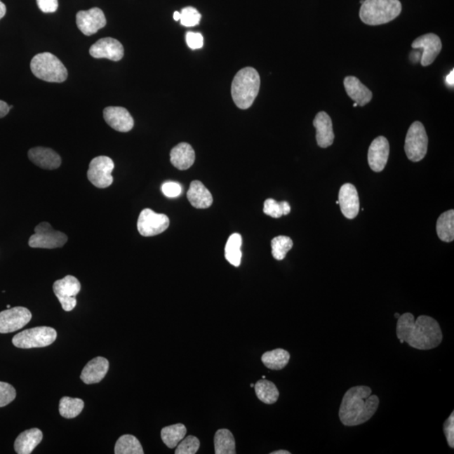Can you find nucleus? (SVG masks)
<instances>
[{"label":"nucleus","mask_w":454,"mask_h":454,"mask_svg":"<svg viewBox=\"0 0 454 454\" xmlns=\"http://www.w3.org/2000/svg\"><path fill=\"white\" fill-rule=\"evenodd\" d=\"M396 335L401 343L406 342L418 350H430L438 347L443 341L442 329L434 318L420 316L417 320L411 313L398 318Z\"/></svg>","instance_id":"obj_1"},{"label":"nucleus","mask_w":454,"mask_h":454,"mask_svg":"<svg viewBox=\"0 0 454 454\" xmlns=\"http://www.w3.org/2000/svg\"><path fill=\"white\" fill-rule=\"evenodd\" d=\"M379 397L372 394L368 386H354L343 396L339 418L346 427H355L367 422L379 407Z\"/></svg>","instance_id":"obj_2"},{"label":"nucleus","mask_w":454,"mask_h":454,"mask_svg":"<svg viewBox=\"0 0 454 454\" xmlns=\"http://www.w3.org/2000/svg\"><path fill=\"white\" fill-rule=\"evenodd\" d=\"M260 88V76L253 67H245L235 76L232 84V96L241 109L251 107Z\"/></svg>","instance_id":"obj_3"},{"label":"nucleus","mask_w":454,"mask_h":454,"mask_svg":"<svg viewBox=\"0 0 454 454\" xmlns=\"http://www.w3.org/2000/svg\"><path fill=\"white\" fill-rule=\"evenodd\" d=\"M401 10L399 0H364L359 16L364 24L380 25L396 19Z\"/></svg>","instance_id":"obj_4"},{"label":"nucleus","mask_w":454,"mask_h":454,"mask_svg":"<svg viewBox=\"0 0 454 454\" xmlns=\"http://www.w3.org/2000/svg\"><path fill=\"white\" fill-rule=\"evenodd\" d=\"M31 69L37 79L50 83L65 82L69 75L65 65L50 53L36 55L31 62Z\"/></svg>","instance_id":"obj_5"},{"label":"nucleus","mask_w":454,"mask_h":454,"mask_svg":"<svg viewBox=\"0 0 454 454\" xmlns=\"http://www.w3.org/2000/svg\"><path fill=\"white\" fill-rule=\"evenodd\" d=\"M57 337L56 330L48 326H38L15 335L12 339V342L19 349H38L53 345Z\"/></svg>","instance_id":"obj_6"},{"label":"nucleus","mask_w":454,"mask_h":454,"mask_svg":"<svg viewBox=\"0 0 454 454\" xmlns=\"http://www.w3.org/2000/svg\"><path fill=\"white\" fill-rule=\"evenodd\" d=\"M428 138L425 127L420 121L410 126L405 142V151L411 162H420L427 152Z\"/></svg>","instance_id":"obj_7"},{"label":"nucleus","mask_w":454,"mask_h":454,"mask_svg":"<svg viewBox=\"0 0 454 454\" xmlns=\"http://www.w3.org/2000/svg\"><path fill=\"white\" fill-rule=\"evenodd\" d=\"M67 236L62 232L55 231L48 222H41L35 228V234L29 237V246L32 248L55 249L67 243Z\"/></svg>","instance_id":"obj_8"},{"label":"nucleus","mask_w":454,"mask_h":454,"mask_svg":"<svg viewBox=\"0 0 454 454\" xmlns=\"http://www.w3.org/2000/svg\"><path fill=\"white\" fill-rule=\"evenodd\" d=\"M81 290V283L74 276L67 275L65 278L57 280L53 284L54 294L65 312H71L77 305L76 296Z\"/></svg>","instance_id":"obj_9"},{"label":"nucleus","mask_w":454,"mask_h":454,"mask_svg":"<svg viewBox=\"0 0 454 454\" xmlns=\"http://www.w3.org/2000/svg\"><path fill=\"white\" fill-rule=\"evenodd\" d=\"M114 164L109 156H100L93 159L88 171V179L99 189L108 188L113 184L112 172Z\"/></svg>","instance_id":"obj_10"},{"label":"nucleus","mask_w":454,"mask_h":454,"mask_svg":"<svg viewBox=\"0 0 454 454\" xmlns=\"http://www.w3.org/2000/svg\"><path fill=\"white\" fill-rule=\"evenodd\" d=\"M169 223L171 222L166 215L145 209L139 215L138 230L142 236H154L166 231Z\"/></svg>","instance_id":"obj_11"},{"label":"nucleus","mask_w":454,"mask_h":454,"mask_svg":"<svg viewBox=\"0 0 454 454\" xmlns=\"http://www.w3.org/2000/svg\"><path fill=\"white\" fill-rule=\"evenodd\" d=\"M27 308L17 307L0 312V333H14L23 328L32 320Z\"/></svg>","instance_id":"obj_12"},{"label":"nucleus","mask_w":454,"mask_h":454,"mask_svg":"<svg viewBox=\"0 0 454 454\" xmlns=\"http://www.w3.org/2000/svg\"><path fill=\"white\" fill-rule=\"evenodd\" d=\"M77 27L84 35H95L98 31L106 25L104 12L100 8H92L88 11H81L76 15Z\"/></svg>","instance_id":"obj_13"},{"label":"nucleus","mask_w":454,"mask_h":454,"mask_svg":"<svg viewBox=\"0 0 454 454\" xmlns=\"http://www.w3.org/2000/svg\"><path fill=\"white\" fill-rule=\"evenodd\" d=\"M411 46L413 49L422 50L421 63L423 67H427L439 56L443 45L439 36L429 33L417 38Z\"/></svg>","instance_id":"obj_14"},{"label":"nucleus","mask_w":454,"mask_h":454,"mask_svg":"<svg viewBox=\"0 0 454 454\" xmlns=\"http://www.w3.org/2000/svg\"><path fill=\"white\" fill-rule=\"evenodd\" d=\"M90 54L93 58H106L118 62L124 56V48L120 41L114 38H102L91 46Z\"/></svg>","instance_id":"obj_15"},{"label":"nucleus","mask_w":454,"mask_h":454,"mask_svg":"<svg viewBox=\"0 0 454 454\" xmlns=\"http://www.w3.org/2000/svg\"><path fill=\"white\" fill-rule=\"evenodd\" d=\"M389 155V144L385 137H379L373 140L369 147L368 161L369 167L373 171L380 173L383 171L388 162Z\"/></svg>","instance_id":"obj_16"},{"label":"nucleus","mask_w":454,"mask_h":454,"mask_svg":"<svg viewBox=\"0 0 454 454\" xmlns=\"http://www.w3.org/2000/svg\"><path fill=\"white\" fill-rule=\"evenodd\" d=\"M104 119L114 130L128 133L134 126V120L128 110L119 106H109L104 109Z\"/></svg>","instance_id":"obj_17"},{"label":"nucleus","mask_w":454,"mask_h":454,"mask_svg":"<svg viewBox=\"0 0 454 454\" xmlns=\"http://www.w3.org/2000/svg\"><path fill=\"white\" fill-rule=\"evenodd\" d=\"M338 201L342 213L346 218L353 220L359 215V198L354 185H343L339 191Z\"/></svg>","instance_id":"obj_18"},{"label":"nucleus","mask_w":454,"mask_h":454,"mask_svg":"<svg viewBox=\"0 0 454 454\" xmlns=\"http://www.w3.org/2000/svg\"><path fill=\"white\" fill-rule=\"evenodd\" d=\"M29 159L34 164L46 171H54L61 166L62 159L51 148L37 147L28 152Z\"/></svg>","instance_id":"obj_19"},{"label":"nucleus","mask_w":454,"mask_h":454,"mask_svg":"<svg viewBox=\"0 0 454 454\" xmlns=\"http://www.w3.org/2000/svg\"><path fill=\"white\" fill-rule=\"evenodd\" d=\"M313 125L316 130V142L318 146L326 148L333 145L335 135L333 128L332 119L328 113L321 112L316 114Z\"/></svg>","instance_id":"obj_20"},{"label":"nucleus","mask_w":454,"mask_h":454,"mask_svg":"<svg viewBox=\"0 0 454 454\" xmlns=\"http://www.w3.org/2000/svg\"><path fill=\"white\" fill-rule=\"evenodd\" d=\"M109 363L103 357H97L88 362L84 368L81 380L87 385L97 384L104 379L109 370Z\"/></svg>","instance_id":"obj_21"},{"label":"nucleus","mask_w":454,"mask_h":454,"mask_svg":"<svg viewBox=\"0 0 454 454\" xmlns=\"http://www.w3.org/2000/svg\"><path fill=\"white\" fill-rule=\"evenodd\" d=\"M187 198L191 206L196 209H207L213 203V197L209 189L198 180L191 182L189 189L187 192Z\"/></svg>","instance_id":"obj_22"},{"label":"nucleus","mask_w":454,"mask_h":454,"mask_svg":"<svg viewBox=\"0 0 454 454\" xmlns=\"http://www.w3.org/2000/svg\"><path fill=\"white\" fill-rule=\"evenodd\" d=\"M345 87L347 95L358 105H366L372 100V92L354 76H349L345 79Z\"/></svg>","instance_id":"obj_23"},{"label":"nucleus","mask_w":454,"mask_h":454,"mask_svg":"<svg viewBox=\"0 0 454 454\" xmlns=\"http://www.w3.org/2000/svg\"><path fill=\"white\" fill-rule=\"evenodd\" d=\"M171 163L180 171H187L194 163L195 152L189 143L182 142L171 152Z\"/></svg>","instance_id":"obj_24"},{"label":"nucleus","mask_w":454,"mask_h":454,"mask_svg":"<svg viewBox=\"0 0 454 454\" xmlns=\"http://www.w3.org/2000/svg\"><path fill=\"white\" fill-rule=\"evenodd\" d=\"M44 439V434L40 429L32 428L18 436L15 442V450L18 454L32 453Z\"/></svg>","instance_id":"obj_25"},{"label":"nucleus","mask_w":454,"mask_h":454,"mask_svg":"<svg viewBox=\"0 0 454 454\" xmlns=\"http://www.w3.org/2000/svg\"><path fill=\"white\" fill-rule=\"evenodd\" d=\"M261 359L267 368L272 370H281L290 362L291 354L286 350L277 349L266 352Z\"/></svg>","instance_id":"obj_26"},{"label":"nucleus","mask_w":454,"mask_h":454,"mask_svg":"<svg viewBox=\"0 0 454 454\" xmlns=\"http://www.w3.org/2000/svg\"><path fill=\"white\" fill-rule=\"evenodd\" d=\"M436 233L445 243H451L454 239V211L444 212L436 222Z\"/></svg>","instance_id":"obj_27"},{"label":"nucleus","mask_w":454,"mask_h":454,"mask_svg":"<svg viewBox=\"0 0 454 454\" xmlns=\"http://www.w3.org/2000/svg\"><path fill=\"white\" fill-rule=\"evenodd\" d=\"M255 393L257 396L265 404L272 405L277 402L279 397V392L273 382L262 379L258 380L255 385Z\"/></svg>","instance_id":"obj_28"},{"label":"nucleus","mask_w":454,"mask_h":454,"mask_svg":"<svg viewBox=\"0 0 454 454\" xmlns=\"http://www.w3.org/2000/svg\"><path fill=\"white\" fill-rule=\"evenodd\" d=\"M215 454H236L234 436L228 429H220L214 438Z\"/></svg>","instance_id":"obj_29"},{"label":"nucleus","mask_w":454,"mask_h":454,"mask_svg":"<svg viewBox=\"0 0 454 454\" xmlns=\"http://www.w3.org/2000/svg\"><path fill=\"white\" fill-rule=\"evenodd\" d=\"M187 428L182 423L163 427L161 431V438L169 448H175L185 438Z\"/></svg>","instance_id":"obj_30"},{"label":"nucleus","mask_w":454,"mask_h":454,"mask_svg":"<svg viewBox=\"0 0 454 454\" xmlns=\"http://www.w3.org/2000/svg\"><path fill=\"white\" fill-rule=\"evenodd\" d=\"M241 244H243V239L239 233H234L227 240L226 248H225V257L233 266L239 267L241 265Z\"/></svg>","instance_id":"obj_31"},{"label":"nucleus","mask_w":454,"mask_h":454,"mask_svg":"<svg viewBox=\"0 0 454 454\" xmlns=\"http://www.w3.org/2000/svg\"><path fill=\"white\" fill-rule=\"evenodd\" d=\"M84 407V402L81 399L65 396L59 402V413L62 418H75L82 413Z\"/></svg>","instance_id":"obj_32"},{"label":"nucleus","mask_w":454,"mask_h":454,"mask_svg":"<svg viewBox=\"0 0 454 454\" xmlns=\"http://www.w3.org/2000/svg\"><path fill=\"white\" fill-rule=\"evenodd\" d=\"M116 454H143L142 444L133 435H123L118 439L116 447Z\"/></svg>","instance_id":"obj_33"},{"label":"nucleus","mask_w":454,"mask_h":454,"mask_svg":"<svg viewBox=\"0 0 454 454\" xmlns=\"http://www.w3.org/2000/svg\"><path fill=\"white\" fill-rule=\"evenodd\" d=\"M271 247H272L273 257L276 260L281 261L292 249L293 241L291 237L286 236H276L271 241Z\"/></svg>","instance_id":"obj_34"},{"label":"nucleus","mask_w":454,"mask_h":454,"mask_svg":"<svg viewBox=\"0 0 454 454\" xmlns=\"http://www.w3.org/2000/svg\"><path fill=\"white\" fill-rule=\"evenodd\" d=\"M291 208L287 201L277 202L274 199H266L264 212L273 218H280L291 213Z\"/></svg>","instance_id":"obj_35"},{"label":"nucleus","mask_w":454,"mask_h":454,"mask_svg":"<svg viewBox=\"0 0 454 454\" xmlns=\"http://www.w3.org/2000/svg\"><path fill=\"white\" fill-rule=\"evenodd\" d=\"M201 15L199 14L196 8L193 7H186L182 8L180 12V22L182 25L186 27H193L201 22Z\"/></svg>","instance_id":"obj_36"},{"label":"nucleus","mask_w":454,"mask_h":454,"mask_svg":"<svg viewBox=\"0 0 454 454\" xmlns=\"http://www.w3.org/2000/svg\"><path fill=\"white\" fill-rule=\"evenodd\" d=\"M201 443L194 436H188L178 444L176 454H194L199 450Z\"/></svg>","instance_id":"obj_37"},{"label":"nucleus","mask_w":454,"mask_h":454,"mask_svg":"<svg viewBox=\"0 0 454 454\" xmlns=\"http://www.w3.org/2000/svg\"><path fill=\"white\" fill-rule=\"evenodd\" d=\"M15 397V389L6 382H0V407L10 404Z\"/></svg>","instance_id":"obj_38"},{"label":"nucleus","mask_w":454,"mask_h":454,"mask_svg":"<svg viewBox=\"0 0 454 454\" xmlns=\"http://www.w3.org/2000/svg\"><path fill=\"white\" fill-rule=\"evenodd\" d=\"M443 432L445 436H446L448 446L451 448H454V413L449 415V418L445 421L443 424Z\"/></svg>","instance_id":"obj_39"},{"label":"nucleus","mask_w":454,"mask_h":454,"mask_svg":"<svg viewBox=\"0 0 454 454\" xmlns=\"http://www.w3.org/2000/svg\"><path fill=\"white\" fill-rule=\"evenodd\" d=\"M186 42L190 49H201L203 48V38L201 33L189 32L186 34Z\"/></svg>","instance_id":"obj_40"},{"label":"nucleus","mask_w":454,"mask_h":454,"mask_svg":"<svg viewBox=\"0 0 454 454\" xmlns=\"http://www.w3.org/2000/svg\"><path fill=\"white\" fill-rule=\"evenodd\" d=\"M162 191L168 198H176L182 193V187L176 182H167L162 186Z\"/></svg>","instance_id":"obj_41"},{"label":"nucleus","mask_w":454,"mask_h":454,"mask_svg":"<svg viewBox=\"0 0 454 454\" xmlns=\"http://www.w3.org/2000/svg\"><path fill=\"white\" fill-rule=\"evenodd\" d=\"M37 6L44 13H54L58 8V0H36Z\"/></svg>","instance_id":"obj_42"},{"label":"nucleus","mask_w":454,"mask_h":454,"mask_svg":"<svg viewBox=\"0 0 454 454\" xmlns=\"http://www.w3.org/2000/svg\"><path fill=\"white\" fill-rule=\"evenodd\" d=\"M8 112H10V106L7 105L6 102L0 100V118L7 116Z\"/></svg>","instance_id":"obj_43"},{"label":"nucleus","mask_w":454,"mask_h":454,"mask_svg":"<svg viewBox=\"0 0 454 454\" xmlns=\"http://www.w3.org/2000/svg\"><path fill=\"white\" fill-rule=\"evenodd\" d=\"M446 84L449 87L454 86V70L453 69L446 77Z\"/></svg>","instance_id":"obj_44"},{"label":"nucleus","mask_w":454,"mask_h":454,"mask_svg":"<svg viewBox=\"0 0 454 454\" xmlns=\"http://www.w3.org/2000/svg\"><path fill=\"white\" fill-rule=\"evenodd\" d=\"M6 14V6L1 0H0V20Z\"/></svg>","instance_id":"obj_45"},{"label":"nucleus","mask_w":454,"mask_h":454,"mask_svg":"<svg viewBox=\"0 0 454 454\" xmlns=\"http://www.w3.org/2000/svg\"><path fill=\"white\" fill-rule=\"evenodd\" d=\"M410 59L413 60L414 62H417L421 59V56H420V53H415L413 52V53L410 54Z\"/></svg>","instance_id":"obj_46"},{"label":"nucleus","mask_w":454,"mask_h":454,"mask_svg":"<svg viewBox=\"0 0 454 454\" xmlns=\"http://www.w3.org/2000/svg\"><path fill=\"white\" fill-rule=\"evenodd\" d=\"M173 19L175 20L178 21L180 20V12L179 11H175V14H173Z\"/></svg>","instance_id":"obj_47"},{"label":"nucleus","mask_w":454,"mask_h":454,"mask_svg":"<svg viewBox=\"0 0 454 454\" xmlns=\"http://www.w3.org/2000/svg\"><path fill=\"white\" fill-rule=\"evenodd\" d=\"M271 454H291V452L287 450H278L271 453Z\"/></svg>","instance_id":"obj_48"},{"label":"nucleus","mask_w":454,"mask_h":454,"mask_svg":"<svg viewBox=\"0 0 454 454\" xmlns=\"http://www.w3.org/2000/svg\"><path fill=\"white\" fill-rule=\"evenodd\" d=\"M400 316H401L400 314L396 313V315H394V317L397 318L398 319V318L400 317Z\"/></svg>","instance_id":"obj_49"},{"label":"nucleus","mask_w":454,"mask_h":454,"mask_svg":"<svg viewBox=\"0 0 454 454\" xmlns=\"http://www.w3.org/2000/svg\"><path fill=\"white\" fill-rule=\"evenodd\" d=\"M357 106H358L357 104H356V103L354 104V107H357Z\"/></svg>","instance_id":"obj_50"},{"label":"nucleus","mask_w":454,"mask_h":454,"mask_svg":"<svg viewBox=\"0 0 454 454\" xmlns=\"http://www.w3.org/2000/svg\"><path fill=\"white\" fill-rule=\"evenodd\" d=\"M7 308H8V309L11 308V305H7Z\"/></svg>","instance_id":"obj_51"},{"label":"nucleus","mask_w":454,"mask_h":454,"mask_svg":"<svg viewBox=\"0 0 454 454\" xmlns=\"http://www.w3.org/2000/svg\"><path fill=\"white\" fill-rule=\"evenodd\" d=\"M363 1L364 0H360V3H361V4L363 3Z\"/></svg>","instance_id":"obj_52"},{"label":"nucleus","mask_w":454,"mask_h":454,"mask_svg":"<svg viewBox=\"0 0 454 454\" xmlns=\"http://www.w3.org/2000/svg\"><path fill=\"white\" fill-rule=\"evenodd\" d=\"M250 386H251V387H252V388H253V387H254V385H253V384L250 385Z\"/></svg>","instance_id":"obj_53"},{"label":"nucleus","mask_w":454,"mask_h":454,"mask_svg":"<svg viewBox=\"0 0 454 454\" xmlns=\"http://www.w3.org/2000/svg\"><path fill=\"white\" fill-rule=\"evenodd\" d=\"M12 108H13V105H11L10 106V109H12Z\"/></svg>","instance_id":"obj_54"},{"label":"nucleus","mask_w":454,"mask_h":454,"mask_svg":"<svg viewBox=\"0 0 454 454\" xmlns=\"http://www.w3.org/2000/svg\"><path fill=\"white\" fill-rule=\"evenodd\" d=\"M336 203H337V205H339V201H338L336 202Z\"/></svg>","instance_id":"obj_55"}]
</instances>
